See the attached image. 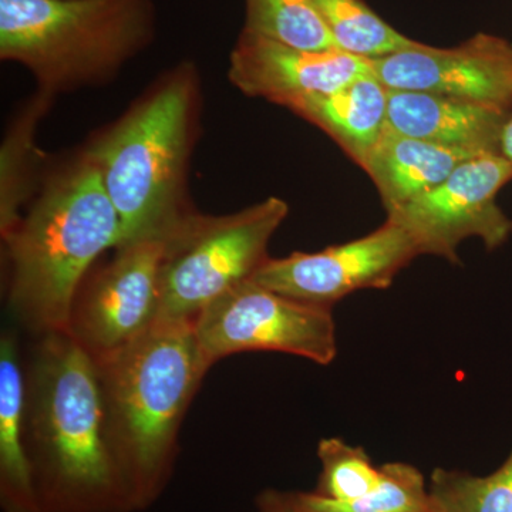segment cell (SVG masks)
Segmentation results:
<instances>
[{
    "instance_id": "obj_1",
    "label": "cell",
    "mask_w": 512,
    "mask_h": 512,
    "mask_svg": "<svg viewBox=\"0 0 512 512\" xmlns=\"http://www.w3.org/2000/svg\"><path fill=\"white\" fill-rule=\"evenodd\" d=\"M26 440L40 512H136L111 447L99 369L70 332L37 345Z\"/></svg>"
},
{
    "instance_id": "obj_11",
    "label": "cell",
    "mask_w": 512,
    "mask_h": 512,
    "mask_svg": "<svg viewBox=\"0 0 512 512\" xmlns=\"http://www.w3.org/2000/svg\"><path fill=\"white\" fill-rule=\"evenodd\" d=\"M373 73L389 90L453 97L511 113L512 43L478 33L461 45H416L372 60Z\"/></svg>"
},
{
    "instance_id": "obj_4",
    "label": "cell",
    "mask_w": 512,
    "mask_h": 512,
    "mask_svg": "<svg viewBox=\"0 0 512 512\" xmlns=\"http://www.w3.org/2000/svg\"><path fill=\"white\" fill-rule=\"evenodd\" d=\"M9 305L40 336L69 332L74 299L121 222L96 165L80 154L47 181L8 234Z\"/></svg>"
},
{
    "instance_id": "obj_21",
    "label": "cell",
    "mask_w": 512,
    "mask_h": 512,
    "mask_svg": "<svg viewBox=\"0 0 512 512\" xmlns=\"http://www.w3.org/2000/svg\"><path fill=\"white\" fill-rule=\"evenodd\" d=\"M318 457L322 471L313 493L326 500H359L382 481V466L373 464L365 448L350 446L338 437L320 441Z\"/></svg>"
},
{
    "instance_id": "obj_20",
    "label": "cell",
    "mask_w": 512,
    "mask_h": 512,
    "mask_svg": "<svg viewBox=\"0 0 512 512\" xmlns=\"http://www.w3.org/2000/svg\"><path fill=\"white\" fill-rule=\"evenodd\" d=\"M429 488L443 512H512V451L490 476L436 468Z\"/></svg>"
},
{
    "instance_id": "obj_23",
    "label": "cell",
    "mask_w": 512,
    "mask_h": 512,
    "mask_svg": "<svg viewBox=\"0 0 512 512\" xmlns=\"http://www.w3.org/2000/svg\"><path fill=\"white\" fill-rule=\"evenodd\" d=\"M500 156H503L512 165V114L508 117L503 133H501Z\"/></svg>"
},
{
    "instance_id": "obj_10",
    "label": "cell",
    "mask_w": 512,
    "mask_h": 512,
    "mask_svg": "<svg viewBox=\"0 0 512 512\" xmlns=\"http://www.w3.org/2000/svg\"><path fill=\"white\" fill-rule=\"evenodd\" d=\"M110 264L80 286L69 332L94 360L126 348L158 318L165 238L116 249Z\"/></svg>"
},
{
    "instance_id": "obj_17",
    "label": "cell",
    "mask_w": 512,
    "mask_h": 512,
    "mask_svg": "<svg viewBox=\"0 0 512 512\" xmlns=\"http://www.w3.org/2000/svg\"><path fill=\"white\" fill-rule=\"evenodd\" d=\"M302 512H443L419 468L406 463L382 466V481L359 500L339 503L309 493H285Z\"/></svg>"
},
{
    "instance_id": "obj_16",
    "label": "cell",
    "mask_w": 512,
    "mask_h": 512,
    "mask_svg": "<svg viewBox=\"0 0 512 512\" xmlns=\"http://www.w3.org/2000/svg\"><path fill=\"white\" fill-rule=\"evenodd\" d=\"M0 505L40 512L26 440V383L12 335L0 342Z\"/></svg>"
},
{
    "instance_id": "obj_2",
    "label": "cell",
    "mask_w": 512,
    "mask_h": 512,
    "mask_svg": "<svg viewBox=\"0 0 512 512\" xmlns=\"http://www.w3.org/2000/svg\"><path fill=\"white\" fill-rule=\"evenodd\" d=\"M99 369L114 456L136 511L158 500L173 473L181 423L210 363L194 322L157 319Z\"/></svg>"
},
{
    "instance_id": "obj_19",
    "label": "cell",
    "mask_w": 512,
    "mask_h": 512,
    "mask_svg": "<svg viewBox=\"0 0 512 512\" xmlns=\"http://www.w3.org/2000/svg\"><path fill=\"white\" fill-rule=\"evenodd\" d=\"M244 30L299 49H338L312 0H245Z\"/></svg>"
},
{
    "instance_id": "obj_8",
    "label": "cell",
    "mask_w": 512,
    "mask_h": 512,
    "mask_svg": "<svg viewBox=\"0 0 512 512\" xmlns=\"http://www.w3.org/2000/svg\"><path fill=\"white\" fill-rule=\"evenodd\" d=\"M512 180V165L500 154H484L458 165L443 183L402 207L387 212L412 235L421 255L460 261L458 245L480 238L488 251L512 234V221L497 204L498 192Z\"/></svg>"
},
{
    "instance_id": "obj_3",
    "label": "cell",
    "mask_w": 512,
    "mask_h": 512,
    "mask_svg": "<svg viewBox=\"0 0 512 512\" xmlns=\"http://www.w3.org/2000/svg\"><path fill=\"white\" fill-rule=\"evenodd\" d=\"M198 121L200 79L197 69L184 63L84 148L119 214L120 247L167 238L194 212L187 187Z\"/></svg>"
},
{
    "instance_id": "obj_6",
    "label": "cell",
    "mask_w": 512,
    "mask_h": 512,
    "mask_svg": "<svg viewBox=\"0 0 512 512\" xmlns=\"http://www.w3.org/2000/svg\"><path fill=\"white\" fill-rule=\"evenodd\" d=\"M289 214L278 197L234 214L191 212L165 238L157 319L194 322L211 302L266 264L269 242Z\"/></svg>"
},
{
    "instance_id": "obj_12",
    "label": "cell",
    "mask_w": 512,
    "mask_h": 512,
    "mask_svg": "<svg viewBox=\"0 0 512 512\" xmlns=\"http://www.w3.org/2000/svg\"><path fill=\"white\" fill-rule=\"evenodd\" d=\"M372 72V60L340 49H299L242 30L229 57L228 77L239 92L288 109Z\"/></svg>"
},
{
    "instance_id": "obj_7",
    "label": "cell",
    "mask_w": 512,
    "mask_h": 512,
    "mask_svg": "<svg viewBox=\"0 0 512 512\" xmlns=\"http://www.w3.org/2000/svg\"><path fill=\"white\" fill-rule=\"evenodd\" d=\"M210 366L242 352H279L328 366L338 355L332 309L311 305L249 281L211 302L194 320Z\"/></svg>"
},
{
    "instance_id": "obj_18",
    "label": "cell",
    "mask_w": 512,
    "mask_h": 512,
    "mask_svg": "<svg viewBox=\"0 0 512 512\" xmlns=\"http://www.w3.org/2000/svg\"><path fill=\"white\" fill-rule=\"evenodd\" d=\"M333 42L343 52L367 60L402 52L416 45L376 15L363 0H312Z\"/></svg>"
},
{
    "instance_id": "obj_15",
    "label": "cell",
    "mask_w": 512,
    "mask_h": 512,
    "mask_svg": "<svg viewBox=\"0 0 512 512\" xmlns=\"http://www.w3.org/2000/svg\"><path fill=\"white\" fill-rule=\"evenodd\" d=\"M484 156V154H483ZM478 154L396 133L386 127L362 168L376 185L386 212L430 191Z\"/></svg>"
},
{
    "instance_id": "obj_13",
    "label": "cell",
    "mask_w": 512,
    "mask_h": 512,
    "mask_svg": "<svg viewBox=\"0 0 512 512\" xmlns=\"http://www.w3.org/2000/svg\"><path fill=\"white\" fill-rule=\"evenodd\" d=\"M511 114L440 94L389 90L386 127L483 156L500 154L501 133Z\"/></svg>"
},
{
    "instance_id": "obj_9",
    "label": "cell",
    "mask_w": 512,
    "mask_h": 512,
    "mask_svg": "<svg viewBox=\"0 0 512 512\" xmlns=\"http://www.w3.org/2000/svg\"><path fill=\"white\" fill-rule=\"evenodd\" d=\"M419 255L412 235L387 220L366 237L346 244L269 258L251 281L296 301L332 309L353 292L389 288Z\"/></svg>"
},
{
    "instance_id": "obj_5",
    "label": "cell",
    "mask_w": 512,
    "mask_h": 512,
    "mask_svg": "<svg viewBox=\"0 0 512 512\" xmlns=\"http://www.w3.org/2000/svg\"><path fill=\"white\" fill-rule=\"evenodd\" d=\"M153 30L150 0H0V57L50 96L111 79Z\"/></svg>"
},
{
    "instance_id": "obj_22",
    "label": "cell",
    "mask_w": 512,
    "mask_h": 512,
    "mask_svg": "<svg viewBox=\"0 0 512 512\" xmlns=\"http://www.w3.org/2000/svg\"><path fill=\"white\" fill-rule=\"evenodd\" d=\"M258 512H302L296 510L285 493L266 491L258 498Z\"/></svg>"
},
{
    "instance_id": "obj_14",
    "label": "cell",
    "mask_w": 512,
    "mask_h": 512,
    "mask_svg": "<svg viewBox=\"0 0 512 512\" xmlns=\"http://www.w3.org/2000/svg\"><path fill=\"white\" fill-rule=\"evenodd\" d=\"M387 106L389 89L372 72L338 92L296 101L288 110L325 131L363 168L386 130Z\"/></svg>"
}]
</instances>
